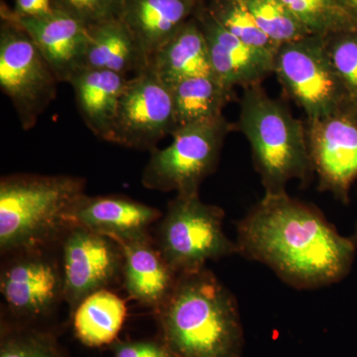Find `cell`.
<instances>
[{"instance_id": "obj_1", "label": "cell", "mask_w": 357, "mask_h": 357, "mask_svg": "<svg viewBox=\"0 0 357 357\" xmlns=\"http://www.w3.org/2000/svg\"><path fill=\"white\" fill-rule=\"evenodd\" d=\"M239 255L263 263L297 289L342 281L351 271L357 246L316 208L286 192L270 194L237 223Z\"/></svg>"}, {"instance_id": "obj_2", "label": "cell", "mask_w": 357, "mask_h": 357, "mask_svg": "<svg viewBox=\"0 0 357 357\" xmlns=\"http://www.w3.org/2000/svg\"><path fill=\"white\" fill-rule=\"evenodd\" d=\"M161 340L175 357H241L244 335L236 297L208 268L180 274L155 312Z\"/></svg>"}, {"instance_id": "obj_3", "label": "cell", "mask_w": 357, "mask_h": 357, "mask_svg": "<svg viewBox=\"0 0 357 357\" xmlns=\"http://www.w3.org/2000/svg\"><path fill=\"white\" fill-rule=\"evenodd\" d=\"M84 178L11 174L0 180V252L59 246L70 213L86 194Z\"/></svg>"}, {"instance_id": "obj_4", "label": "cell", "mask_w": 357, "mask_h": 357, "mask_svg": "<svg viewBox=\"0 0 357 357\" xmlns=\"http://www.w3.org/2000/svg\"><path fill=\"white\" fill-rule=\"evenodd\" d=\"M238 126L250 145L265 192H286L290 181L309 177L312 167L306 126L259 86L245 89Z\"/></svg>"}, {"instance_id": "obj_5", "label": "cell", "mask_w": 357, "mask_h": 357, "mask_svg": "<svg viewBox=\"0 0 357 357\" xmlns=\"http://www.w3.org/2000/svg\"><path fill=\"white\" fill-rule=\"evenodd\" d=\"M225 211L204 203L198 192L178 194L157 222L155 243L178 275L206 267L227 256L239 255L236 243L223 231Z\"/></svg>"}, {"instance_id": "obj_6", "label": "cell", "mask_w": 357, "mask_h": 357, "mask_svg": "<svg viewBox=\"0 0 357 357\" xmlns=\"http://www.w3.org/2000/svg\"><path fill=\"white\" fill-rule=\"evenodd\" d=\"M231 124L225 116L181 126L170 145L153 150L141 183L152 191L198 192L202 183L215 172Z\"/></svg>"}, {"instance_id": "obj_7", "label": "cell", "mask_w": 357, "mask_h": 357, "mask_svg": "<svg viewBox=\"0 0 357 357\" xmlns=\"http://www.w3.org/2000/svg\"><path fill=\"white\" fill-rule=\"evenodd\" d=\"M0 89L30 130L57 96L55 73L27 32L0 8Z\"/></svg>"}, {"instance_id": "obj_8", "label": "cell", "mask_w": 357, "mask_h": 357, "mask_svg": "<svg viewBox=\"0 0 357 357\" xmlns=\"http://www.w3.org/2000/svg\"><path fill=\"white\" fill-rule=\"evenodd\" d=\"M273 73L307 121L337 112L349 102L330 58L325 36L307 35L281 44Z\"/></svg>"}, {"instance_id": "obj_9", "label": "cell", "mask_w": 357, "mask_h": 357, "mask_svg": "<svg viewBox=\"0 0 357 357\" xmlns=\"http://www.w3.org/2000/svg\"><path fill=\"white\" fill-rule=\"evenodd\" d=\"M54 248L21 249L2 255V304L16 321L47 318L65 302L62 259Z\"/></svg>"}, {"instance_id": "obj_10", "label": "cell", "mask_w": 357, "mask_h": 357, "mask_svg": "<svg viewBox=\"0 0 357 357\" xmlns=\"http://www.w3.org/2000/svg\"><path fill=\"white\" fill-rule=\"evenodd\" d=\"M177 129L171 89L151 66L128 79L122 93L109 142L153 151Z\"/></svg>"}, {"instance_id": "obj_11", "label": "cell", "mask_w": 357, "mask_h": 357, "mask_svg": "<svg viewBox=\"0 0 357 357\" xmlns=\"http://www.w3.org/2000/svg\"><path fill=\"white\" fill-rule=\"evenodd\" d=\"M306 130L319 189L349 204L357 181V107L347 102L328 116L307 121Z\"/></svg>"}, {"instance_id": "obj_12", "label": "cell", "mask_w": 357, "mask_h": 357, "mask_svg": "<svg viewBox=\"0 0 357 357\" xmlns=\"http://www.w3.org/2000/svg\"><path fill=\"white\" fill-rule=\"evenodd\" d=\"M65 303L72 314L89 296L122 280L123 257L114 239L73 225L61 241Z\"/></svg>"}, {"instance_id": "obj_13", "label": "cell", "mask_w": 357, "mask_h": 357, "mask_svg": "<svg viewBox=\"0 0 357 357\" xmlns=\"http://www.w3.org/2000/svg\"><path fill=\"white\" fill-rule=\"evenodd\" d=\"M194 16L208 45L213 75L223 86L231 91L236 86L252 88L273 73V58L250 48L227 31L204 4L197 7Z\"/></svg>"}, {"instance_id": "obj_14", "label": "cell", "mask_w": 357, "mask_h": 357, "mask_svg": "<svg viewBox=\"0 0 357 357\" xmlns=\"http://www.w3.org/2000/svg\"><path fill=\"white\" fill-rule=\"evenodd\" d=\"M1 7L27 32L60 83H69L74 75L84 68L88 27L55 10L42 17L18 18L6 3H1Z\"/></svg>"}, {"instance_id": "obj_15", "label": "cell", "mask_w": 357, "mask_h": 357, "mask_svg": "<svg viewBox=\"0 0 357 357\" xmlns=\"http://www.w3.org/2000/svg\"><path fill=\"white\" fill-rule=\"evenodd\" d=\"M114 241L121 249L122 282L129 298L156 312L172 293L178 274L149 232Z\"/></svg>"}, {"instance_id": "obj_16", "label": "cell", "mask_w": 357, "mask_h": 357, "mask_svg": "<svg viewBox=\"0 0 357 357\" xmlns=\"http://www.w3.org/2000/svg\"><path fill=\"white\" fill-rule=\"evenodd\" d=\"M162 215L158 208L128 197L84 194L75 204L70 222L112 239L128 238L149 232Z\"/></svg>"}, {"instance_id": "obj_17", "label": "cell", "mask_w": 357, "mask_h": 357, "mask_svg": "<svg viewBox=\"0 0 357 357\" xmlns=\"http://www.w3.org/2000/svg\"><path fill=\"white\" fill-rule=\"evenodd\" d=\"M192 0H126L119 20L151 64L152 58L194 16Z\"/></svg>"}, {"instance_id": "obj_18", "label": "cell", "mask_w": 357, "mask_h": 357, "mask_svg": "<svg viewBox=\"0 0 357 357\" xmlns=\"http://www.w3.org/2000/svg\"><path fill=\"white\" fill-rule=\"evenodd\" d=\"M128 77L112 70L83 68L70 79L86 128L109 142Z\"/></svg>"}, {"instance_id": "obj_19", "label": "cell", "mask_w": 357, "mask_h": 357, "mask_svg": "<svg viewBox=\"0 0 357 357\" xmlns=\"http://www.w3.org/2000/svg\"><path fill=\"white\" fill-rule=\"evenodd\" d=\"M150 66L168 86L188 77L213 75L208 45L195 16L155 53Z\"/></svg>"}, {"instance_id": "obj_20", "label": "cell", "mask_w": 357, "mask_h": 357, "mask_svg": "<svg viewBox=\"0 0 357 357\" xmlns=\"http://www.w3.org/2000/svg\"><path fill=\"white\" fill-rule=\"evenodd\" d=\"M89 35L84 68L136 76L150 67V61L121 20L89 27Z\"/></svg>"}, {"instance_id": "obj_21", "label": "cell", "mask_w": 357, "mask_h": 357, "mask_svg": "<svg viewBox=\"0 0 357 357\" xmlns=\"http://www.w3.org/2000/svg\"><path fill=\"white\" fill-rule=\"evenodd\" d=\"M126 302L109 290L89 296L73 314L75 335L82 344L98 347L114 344L126 321Z\"/></svg>"}, {"instance_id": "obj_22", "label": "cell", "mask_w": 357, "mask_h": 357, "mask_svg": "<svg viewBox=\"0 0 357 357\" xmlns=\"http://www.w3.org/2000/svg\"><path fill=\"white\" fill-rule=\"evenodd\" d=\"M172 93L177 128L188 124L218 119L231 96L213 75L188 77L169 86Z\"/></svg>"}, {"instance_id": "obj_23", "label": "cell", "mask_w": 357, "mask_h": 357, "mask_svg": "<svg viewBox=\"0 0 357 357\" xmlns=\"http://www.w3.org/2000/svg\"><path fill=\"white\" fill-rule=\"evenodd\" d=\"M211 15L244 44L275 59L279 46L260 29L243 0H206Z\"/></svg>"}, {"instance_id": "obj_24", "label": "cell", "mask_w": 357, "mask_h": 357, "mask_svg": "<svg viewBox=\"0 0 357 357\" xmlns=\"http://www.w3.org/2000/svg\"><path fill=\"white\" fill-rule=\"evenodd\" d=\"M310 34L328 36L357 29V22L337 0H281Z\"/></svg>"}, {"instance_id": "obj_25", "label": "cell", "mask_w": 357, "mask_h": 357, "mask_svg": "<svg viewBox=\"0 0 357 357\" xmlns=\"http://www.w3.org/2000/svg\"><path fill=\"white\" fill-rule=\"evenodd\" d=\"M256 22L278 45L304 38L310 34L281 0H243Z\"/></svg>"}, {"instance_id": "obj_26", "label": "cell", "mask_w": 357, "mask_h": 357, "mask_svg": "<svg viewBox=\"0 0 357 357\" xmlns=\"http://www.w3.org/2000/svg\"><path fill=\"white\" fill-rule=\"evenodd\" d=\"M0 357H65L51 333L21 326H2Z\"/></svg>"}, {"instance_id": "obj_27", "label": "cell", "mask_w": 357, "mask_h": 357, "mask_svg": "<svg viewBox=\"0 0 357 357\" xmlns=\"http://www.w3.org/2000/svg\"><path fill=\"white\" fill-rule=\"evenodd\" d=\"M326 41L333 68L349 102L357 107V29L328 35Z\"/></svg>"}, {"instance_id": "obj_28", "label": "cell", "mask_w": 357, "mask_h": 357, "mask_svg": "<svg viewBox=\"0 0 357 357\" xmlns=\"http://www.w3.org/2000/svg\"><path fill=\"white\" fill-rule=\"evenodd\" d=\"M126 0H51L52 8L81 22L86 27L119 20Z\"/></svg>"}, {"instance_id": "obj_29", "label": "cell", "mask_w": 357, "mask_h": 357, "mask_svg": "<svg viewBox=\"0 0 357 357\" xmlns=\"http://www.w3.org/2000/svg\"><path fill=\"white\" fill-rule=\"evenodd\" d=\"M114 357H175L162 340H137L112 344Z\"/></svg>"}, {"instance_id": "obj_30", "label": "cell", "mask_w": 357, "mask_h": 357, "mask_svg": "<svg viewBox=\"0 0 357 357\" xmlns=\"http://www.w3.org/2000/svg\"><path fill=\"white\" fill-rule=\"evenodd\" d=\"M13 14L18 18L42 17L53 13L51 0H15Z\"/></svg>"}, {"instance_id": "obj_31", "label": "cell", "mask_w": 357, "mask_h": 357, "mask_svg": "<svg viewBox=\"0 0 357 357\" xmlns=\"http://www.w3.org/2000/svg\"><path fill=\"white\" fill-rule=\"evenodd\" d=\"M337 1L357 22V0H337Z\"/></svg>"}, {"instance_id": "obj_32", "label": "cell", "mask_w": 357, "mask_h": 357, "mask_svg": "<svg viewBox=\"0 0 357 357\" xmlns=\"http://www.w3.org/2000/svg\"><path fill=\"white\" fill-rule=\"evenodd\" d=\"M352 241H354V243H356V245L357 246V223L356 227V231H354V236H351Z\"/></svg>"}, {"instance_id": "obj_33", "label": "cell", "mask_w": 357, "mask_h": 357, "mask_svg": "<svg viewBox=\"0 0 357 357\" xmlns=\"http://www.w3.org/2000/svg\"><path fill=\"white\" fill-rule=\"evenodd\" d=\"M192 1L196 2L198 6H201V4L206 3V0H192Z\"/></svg>"}]
</instances>
